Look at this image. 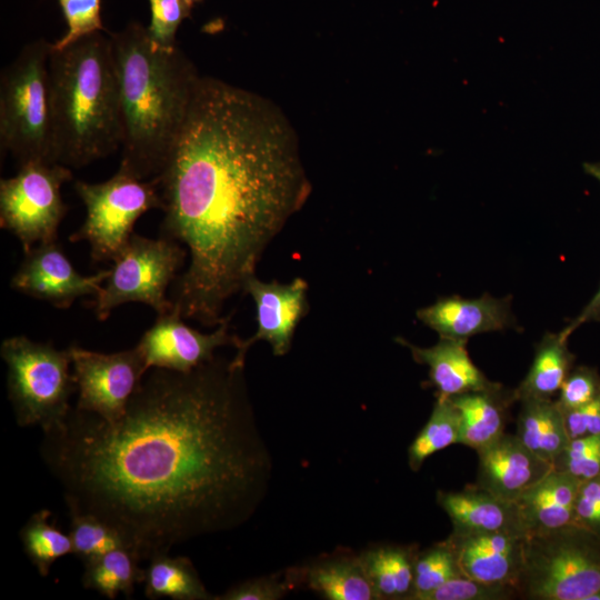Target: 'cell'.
Returning <instances> with one entry per match:
<instances>
[{"mask_svg": "<svg viewBox=\"0 0 600 600\" xmlns=\"http://www.w3.org/2000/svg\"><path fill=\"white\" fill-rule=\"evenodd\" d=\"M42 432L40 457L69 512L116 528L140 560L246 523L272 474L233 357L189 372L151 368L120 419L71 407Z\"/></svg>", "mask_w": 600, "mask_h": 600, "instance_id": "6da1fadb", "label": "cell"}, {"mask_svg": "<svg viewBox=\"0 0 600 600\" xmlns=\"http://www.w3.org/2000/svg\"><path fill=\"white\" fill-rule=\"evenodd\" d=\"M153 179L163 201L162 237L189 256L170 289L172 309L218 327L228 300L243 291L311 192L297 136L268 99L200 76L180 136Z\"/></svg>", "mask_w": 600, "mask_h": 600, "instance_id": "7a4b0ae2", "label": "cell"}, {"mask_svg": "<svg viewBox=\"0 0 600 600\" xmlns=\"http://www.w3.org/2000/svg\"><path fill=\"white\" fill-rule=\"evenodd\" d=\"M109 34L123 126L119 169L141 180L153 179L180 136L200 76L178 47L153 46L139 22Z\"/></svg>", "mask_w": 600, "mask_h": 600, "instance_id": "3957f363", "label": "cell"}, {"mask_svg": "<svg viewBox=\"0 0 600 600\" xmlns=\"http://www.w3.org/2000/svg\"><path fill=\"white\" fill-rule=\"evenodd\" d=\"M100 31L51 47L54 160L81 168L121 148L123 126L112 40Z\"/></svg>", "mask_w": 600, "mask_h": 600, "instance_id": "277c9868", "label": "cell"}, {"mask_svg": "<svg viewBox=\"0 0 600 600\" xmlns=\"http://www.w3.org/2000/svg\"><path fill=\"white\" fill-rule=\"evenodd\" d=\"M44 39L26 44L1 73L0 147L19 166L54 160L49 57Z\"/></svg>", "mask_w": 600, "mask_h": 600, "instance_id": "5b68a950", "label": "cell"}, {"mask_svg": "<svg viewBox=\"0 0 600 600\" xmlns=\"http://www.w3.org/2000/svg\"><path fill=\"white\" fill-rule=\"evenodd\" d=\"M0 356L8 367V398L18 426L44 431L59 423L77 389L69 348L14 336L2 341Z\"/></svg>", "mask_w": 600, "mask_h": 600, "instance_id": "8992f818", "label": "cell"}, {"mask_svg": "<svg viewBox=\"0 0 600 600\" xmlns=\"http://www.w3.org/2000/svg\"><path fill=\"white\" fill-rule=\"evenodd\" d=\"M520 587L539 600H590L600 591V538L576 526L528 536Z\"/></svg>", "mask_w": 600, "mask_h": 600, "instance_id": "52a82bcc", "label": "cell"}, {"mask_svg": "<svg viewBox=\"0 0 600 600\" xmlns=\"http://www.w3.org/2000/svg\"><path fill=\"white\" fill-rule=\"evenodd\" d=\"M74 190L87 214L70 241H87L94 262L113 261L134 233L137 220L151 209L163 208L156 179L141 180L121 169L100 183L77 180Z\"/></svg>", "mask_w": 600, "mask_h": 600, "instance_id": "ba28073f", "label": "cell"}, {"mask_svg": "<svg viewBox=\"0 0 600 600\" xmlns=\"http://www.w3.org/2000/svg\"><path fill=\"white\" fill-rule=\"evenodd\" d=\"M187 256L186 247L176 240L133 233L113 259L108 278L94 296L92 308L98 320H107L114 308L128 302L148 304L158 314L170 311L167 290Z\"/></svg>", "mask_w": 600, "mask_h": 600, "instance_id": "9c48e42d", "label": "cell"}, {"mask_svg": "<svg viewBox=\"0 0 600 600\" xmlns=\"http://www.w3.org/2000/svg\"><path fill=\"white\" fill-rule=\"evenodd\" d=\"M71 179V168L46 161L23 163L14 177L1 179L0 224L19 239L24 253L57 241L68 211L60 190Z\"/></svg>", "mask_w": 600, "mask_h": 600, "instance_id": "30bf717a", "label": "cell"}, {"mask_svg": "<svg viewBox=\"0 0 600 600\" xmlns=\"http://www.w3.org/2000/svg\"><path fill=\"white\" fill-rule=\"evenodd\" d=\"M69 351L79 392L76 407L107 421L120 419L148 371L138 348L103 353L71 346Z\"/></svg>", "mask_w": 600, "mask_h": 600, "instance_id": "8fae6325", "label": "cell"}, {"mask_svg": "<svg viewBox=\"0 0 600 600\" xmlns=\"http://www.w3.org/2000/svg\"><path fill=\"white\" fill-rule=\"evenodd\" d=\"M183 320L178 311L171 309L158 314L154 323L142 334L136 347L147 370L162 368L189 372L213 359L218 348H237L241 340L230 332V317L210 333H203Z\"/></svg>", "mask_w": 600, "mask_h": 600, "instance_id": "7c38bea8", "label": "cell"}, {"mask_svg": "<svg viewBox=\"0 0 600 600\" xmlns=\"http://www.w3.org/2000/svg\"><path fill=\"white\" fill-rule=\"evenodd\" d=\"M308 282L296 277L288 283L262 281L256 274L243 286L256 306V332L246 340H240L234 359L246 363L248 350L258 341L271 347L276 357L286 356L292 346L297 327L309 311Z\"/></svg>", "mask_w": 600, "mask_h": 600, "instance_id": "4fadbf2b", "label": "cell"}, {"mask_svg": "<svg viewBox=\"0 0 600 600\" xmlns=\"http://www.w3.org/2000/svg\"><path fill=\"white\" fill-rule=\"evenodd\" d=\"M108 270L92 276L78 272L57 241L44 242L24 253V259L11 279V287L24 294L68 309L76 299L96 296Z\"/></svg>", "mask_w": 600, "mask_h": 600, "instance_id": "5bb4252c", "label": "cell"}, {"mask_svg": "<svg viewBox=\"0 0 600 600\" xmlns=\"http://www.w3.org/2000/svg\"><path fill=\"white\" fill-rule=\"evenodd\" d=\"M527 534L487 532L454 534L450 543L461 573L483 583L520 587L524 564Z\"/></svg>", "mask_w": 600, "mask_h": 600, "instance_id": "9a60e30c", "label": "cell"}, {"mask_svg": "<svg viewBox=\"0 0 600 600\" xmlns=\"http://www.w3.org/2000/svg\"><path fill=\"white\" fill-rule=\"evenodd\" d=\"M477 452V486L513 503L553 469V464L531 452L516 434L503 433Z\"/></svg>", "mask_w": 600, "mask_h": 600, "instance_id": "2e32d148", "label": "cell"}, {"mask_svg": "<svg viewBox=\"0 0 600 600\" xmlns=\"http://www.w3.org/2000/svg\"><path fill=\"white\" fill-rule=\"evenodd\" d=\"M417 318L440 338L468 340L478 333L499 331L516 324L510 300L486 293L477 299L444 297L417 311Z\"/></svg>", "mask_w": 600, "mask_h": 600, "instance_id": "e0dca14e", "label": "cell"}, {"mask_svg": "<svg viewBox=\"0 0 600 600\" xmlns=\"http://www.w3.org/2000/svg\"><path fill=\"white\" fill-rule=\"evenodd\" d=\"M581 481L552 469L514 502L527 536L543 534L572 524Z\"/></svg>", "mask_w": 600, "mask_h": 600, "instance_id": "ac0fdd59", "label": "cell"}, {"mask_svg": "<svg viewBox=\"0 0 600 600\" xmlns=\"http://www.w3.org/2000/svg\"><path fill=\"white\" fill-rule=\"evenodd\" d=\"M437 501L450 518L454 534L500 531L527 534L516 504L478 486L461 491H438Z\"/></svg>", "mask_w": 600, "mask_h": 600, "instance_id": "d6986e66", "label": "cell"}, {"mask_svg": "<svg viewBox=\"0 0 600 600\" xmlns=\"http://www.w3.org/2000/svg\"><path fill=\"white\" fill-rule=\"evenodd\" d=\"M396 341L410 350L414 361L429 368L430 383L436 388L437 397L450 398L499 384L487 379L472 362L466 348L467 340L440 338L429 348L414 346L402 338Z\"/></svg>", "mask_w": 600, "mask_h": 600, "instance_id": "ffe728a7", "label": "cell"}, {"mask_svg": "<svg viewBox=\"0 0 600 600\" xmlns=\"http://www.w3.org/2000/svg\"><path fill=\"white\" fill-rule=\"evenodd\" d=\"M291 578L328 600H377L378 596L360 554L326 556L300 569Z\"/></svg>", "mask_w": 600, "mask_h": 600, "instance_id": "44dd1931", "label": "cell"}, {"mask_svg": "<svg viewBox=\"0 0 600 600\" xmlns=\"http://www.w3.org/2000/svg\"><path fill=\"white\" fill-rule=\"evenodd\" d=\"M449 399L461 418L460 443L476 451L504 433L507 409L512 401L518 400L516 390H504L500 384Z\"/></svg>", "mask_w": 600, "mask_h": 600, "instance_id": "7402d4cb", "label": "cell"}, {"mask_svg": "<svg viewBox=\"0 0 600 600\" xmlns=\"http://www.w3.org/2000/svg\"><path fill=\"white\" fill-rule=\"evenodd\" d=\"M520 401L516 436L531 452L553 464L570 441L563 411L548 398Z\"/></svg>", "mask_w": 600, "mask_h": 600, "instance_id": "603a6c76", "label": "cell"}, {"mask_svg": "<svg viewBox=\"0 0 600 600\" xmlns=\"http://www.w3.org/2000/svg\"><path fill=\"white\" fill-rule=\"evenodd\" d=\"M568 339L559 333H546L536 348L532 364L516 389L518 400L523 398L551 399L560 390L571 371L574 356L568 348Z\"/></svg>", "mask_w": 600, "mask_h": 600, "instance_id": "cb8c5ba5", "label": "cell"}, {"mask_svg": "<svg viewBox=\"0 0 600 600\" xmlns=\"http://www.w3.org/2000/svg\"><path fill=\"white\" fill-rule=\"evenodd\" d=\"M144 594L149 599L209 600L207 591L190 559L160 553L148 560Z\"/></svg>", "mask_w": 600, "mask_h": 600, "instance_id": "d4e9b609", "label": "cell"}, {"mask_svg": "<svg viewBox=\"0 0 600 600\" xmlns=\"http://www.w3.org/2000/svg\"><path fill=\"white\" fill-rule=\"evenodd\" d=\"M412 551L399 546H378L360 553L378 599L406 600L413 587Z\"/></svg>", "mask_w": 600, "mask_h": 600, "instance_id": "484cf974", "label": "cell"}, {"mask_svg": "<svg viewBox=\"0 0 600 600\" xmlns=\"http://www.w3.org/2000/svg\"><path fill=\"white\" fill-rule=\"evenodd\" d=\"M139 557L129 548L111 550L83 562L82 584L109 599L120 593L130 597L134 586L144 581L146 570L139 567Z\"/></svg>", "mask_w": 600, "mask_h": 600, "instance_id": "4316f807", "label": "cell"}, {"mask_svg": "<svg viewBox=\"0 0 600 600\" xmlns=\"http://www.w3.org/2000/svg\"><path fill=\"white\" fill-rule=\"evenodd\" d=\"M461 418L449 398L437 397L432 412L408 449V462L418 471L433 453L460 443Z\"/></svg>", "mask_w": 600, "mask_h": 600, "instance_id": "83f0119b", "label": "cell"}, {"mask_svg": "<svg viewBox=\"0 0 600 600\" xmlns=\"http://www.w3.org/2000/svg\"><path fill=\"white\" fill-rule=\"evenodd\" d=\"M50 516L49 510L37 511L19 533L26 554L42 577L49 574L57 560L72 553L70 536L51 524Z\"/></svg>", "mask_w": 600, "mask_h": 600, "instance_id": "f1b7e54d", "label": "cell"}, {"mask_svg": "<svg viewBox=\"0 0 600 600\" xmlns=\"http://www.w3.org/2000/svg\"><path fill=\"white\" fill-rule=\"evenodd\" d=\"M69 516L72 553L83 562L118 548H128L120 532L98 517L78 512H69Z\"/></svg>", "mask_w": 600, "mask_h": 600, "instance_id": "f546056e", "label": "cell"}, {"mask_svg": "<svg viewBox=\"0 0 600 600\" xmlns=\"http://www.w3.org/2000/svg\"><path fill=\"white\" fill-rule=\"evenodd\" d=\"M463 576L448 540L414 557L413 587L406 600H418L450 579Z\"/></svg>", "mask_w": 600, "mask_h": 600, "instance_id": "4dcf8cb0", "label": "cell"}, {"mask_svg": "<svg viewBox=\"0 0 600 600\" xmlns=\"http://www.w3.org/2000/svg\"><path fill=\"white\" fill-rule=\"evenodd\" d=\"M553 469L581 482L600 476V433L571 439L553 462Z\"/></svg>", "mask_w": 600, "mask_h": 600, "instance_id": "1f68e13d", "label": "cell"}, {"mask_svg": "<svg viewBox=\"0 0 600 600\" xmlns=\"http://www.w3.org/2000/svg\"><path fill=\"white\" fill-rule=\"evenodd\" d=\"M151 20L147 33L151 43L160 49L171 50L177 47L176 34L192 8L184 0H149Z\"/></svg>", "mask_w": 600, "mask_h": 600, "instance_id": "d6a6232c", "label": "cell"}, {"mask_svg": "<svg viewBox=\"0 0 600 600\" xmlns=\"http://www.w3.org/2000/svg\"><path fill=\"white\" fill-rule=\"evenodd\" d=\"M58 2L68 29L62 38L52 43V48L63 49L83 37L106 31L101 20V0H58Z\"/></svg>", "mask_w": 600, "mask_h": 600, "instance_id": "836d02e7", "label": "cell"}, {"mask_svg": "<svg viewBox=\"0 0 600 600\" xmlns=\"http://www.w3.org/2000/svg\"><path fill=\"white\" fill-rule=\"evenodd\" d=\"M511 589L460 576L448 580L418 600H500L508 599Z\"/></svg>", "mask_w": 600, "mask_h": 600, "instance_id": "e575fe53", "label": "cell"}, {"mask_svg": "<svg viewBox=\"0 0 600 600\" xmlns=\"http://www.w3.org/2000/svg\"><path fill=\"white\" fill-rule=\"evenodd\" d=\"M599 394L600 374L593 368L581 366L569 372L556 402L562 411H568L590 402Z\"/></svg>", "mask_w": 600, "mask_h": 600, "instance_id": "d590c367", "label": "cell"}, {"mask_svg": "<svg viewBox=\"0 0 600 600\" xmlns=\"http://www.w3.org/2000/svg\"><path fill=\"white\" fill-rule=\"evenodd\" d=\"M572 526L600 538V476L581 482Z\"/></svg>", "mask_w": 600, "mask_h": 600, "instance_id": "8d00e7d4", "label": "cell"}, {"mask_svg": "<svg viewBox=\"0 0 600 600\" xmlns=\"http://www.w3.org/2000/svg\"><path fill=\"white\" fill-rule=\"evenodd\" d=\"M290 583L274 577H261L238 583L224 593L213 597L216 600H279L282 599Z\"/></svg>", "mask_w": 600, "mask_h": 600, "instance_id": "74e56055", "label": "cell"}, {"mask_svg": "<svg viewBox=\"0 0 600 600\" xmlns=\"http://www.w3.org/2000/svg\"><path fill=\"white\" fill-rule=\"evenodd\" d=\"M566 429L571 439L600 433V394L590 402L563 411Z\"/></svg>", "mask_w": 600, "mask_h": 600, "instance_id": "f35d334b", "label": "cell"}, {"mask_svg": "<svg viewBox=\"0 0 600 600\" xmlns=\"http://www.w3.org/2000/svg\"><path fill=\"white\" fill-rule=\"evenodd\" d=\"M600 321V287L582 311L571 320L560 332L569 338L583 323Z\"/></svg>", "mask_w": 600, "mask_h": 600, "instance_id": "ab89813d", "label": "cell"}, {"mask_svg": "<svg viewBox=\"0 0 600 600\" xmlns=\"http://www.w3.org/2000/svg\"><path fill=\"white\" fill-rule=\"evenodd\" d=\"M583 170L600 182V162H584Z\"/></svg>", "mask_w": 600, "mask_h": 600, "instance_id": "60d3db41", "label": "cell"}, {"mask_svg": "<svg viewBox=\"0 0 600 600\" xmlns=\"http://www.w3.org/2000/svg\"><path fill=\"white\" fill-rule=\"evenodd\" d=\"M187 2V4L191 8H193V6L198 2H201L202 0H184Z\"/></svg>", "mask_w": 600, "mask_h": 600, "instance_id": "b9f144b4", "label": "cell"}]
</instances>
